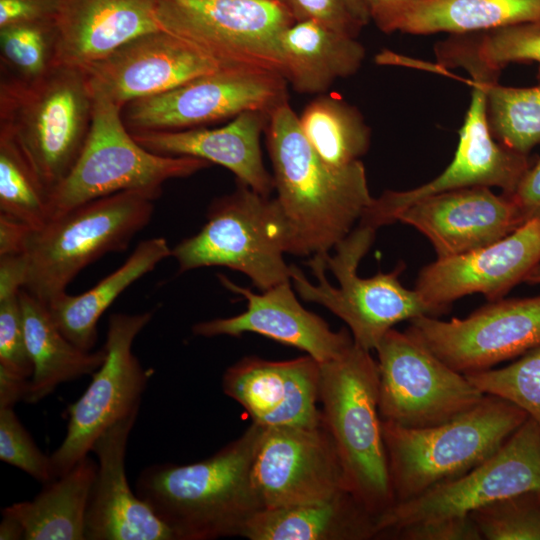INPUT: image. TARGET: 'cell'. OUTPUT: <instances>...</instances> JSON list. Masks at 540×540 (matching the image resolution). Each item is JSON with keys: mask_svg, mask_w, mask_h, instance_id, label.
<instances>
[{"mask_svg": "<svg viewBox=\"0 0 540 540\" xmlns=\"http://www.w3.org/2000/svg\"><path fill=\"white\" fill-rule=\"evenodd\" d=\"M97 469V461L88 455L44 484L32 500L9 505L2 514L19 522L25 540H86V512Z\"/></svg>", "mask_w": 540, "mask_h": 540, "instance_id": "31", "label": "cell"}, {"mask_svg": "<svg viewBox=\"0 0 540 540\" xmlns=\"http://www.w3.org/2000/svg\"><path fill=\"white\" fill-rule=\"evenodd\" d=\"M156 15L163 30L225 67L283 76L280 37L296 22L283 0H157Z\"/></svg>", "mask_w": 540, "mask_h": 540, "instance_id": "10", "label": "cell"}, {"mask_svg": "<svg viewBox=\"0 0 540 540\" xmlns=\"http://www.w3.org/2000/svg\"><path fill=\"white\" fill-rule=\"evenodd\" d=\"M368 8L370 18L376 23L377 27L383 31L384 27L398 10V8L407 0H363Z\"/></svg>", "mask_w": 540, "mask_h": 540, "instance_id": "47", "label": "cell"}, {"mask_svg": "<svg viewBox=\"0 0 540 540\" xmlns=\"http://www.w3.org/2000/svg\"><path fill=\"white\" fill-rule=\"evenodd\" d=\"M470 516L483 539L540 540V490L498 500Z\"/></svg>", "mask_w": 540, "mask_h": 540, "instance_id": "38", "label": "cell"}, {"mask_svg": "<svg viewBox=\"0 0 540 540\" xmlns=\"http://www.w3.org/2000/svg\"><path fill=\"white\" fill-rule=\"evenodd\" d=\"M60 0H0V27L55 20Z\"/></svg>", "mask_w": 540, "mask_h": 540, "instance_id": "43", "label": "cell"}, {"mask_svg": "<svg viewBox=\"0 0 540 540\" xmlns=\"http://www.w3.org/2000/svg\"><path fill=\"white\" fill-rule=\"evenodd\" d=\"M29 379L14 376L0 369V408L14 407L20 401H25Z\"/></svg>", "mask_w": 540, "mask_h": 540, "instance_id": "46", "label": "cell"}, {"mask_svg": "<svg viewBox=\"0 0 540 540\" xmlns=\"http://www.w3.org/2000/svg\"><path fill=\"white\" fill-rule=\"evenodd\" d=\"M93 99L91 127L82 152L50 195L51 219L121 191L162 190L166 181L191 176L211 165L200 158L150 152L126 128L120 106L100 95Z\"/></svg>", "mask_w": 540, "mask_h": 540, "instance_id": "9", "label": "cell"}, {"mask_svg": "<svg viewBox=\"0 0 540 540\" xmlns=\"http://www.w3.org/2000/svg\"><path fill=\"white\" fill-rule=\"evenodd\" d=\"M219 279L224 287L247 300V308L236 316L196 323L192 327L196 336L239 337L244 333H256L302 350L319 363L337 358L353 344L347 329L333 331L320 316L305 309L290 281L255 293L224 275H219Z\"/></svg>", "mask_w": 540, "mask_h": 540, "instance_id": "22", "label": "cell"}, {"mask_svg": "<svg viewBox=\"0 0 540 540\" xmlns=\"http://www.w3.org/2000/svg\"><path fill=\"white\" fill-rule=\"evenodd\" d=\"M375 232L373 227L358 223L336 245L335 255L312 256L308 266L318 279L317 284L309 281L297 266L290 265V279L297 293L343 320L353 342L368 351L375 350L383 336L399 322L445 313L427 303L415 289L401 284L402 263L392 272H379L369 278L357 274Z\"/></svg>", "mask_w": 540, "mask_h": 540, "instance_id": "6", "label": "cell"}, {"mask_svg": "<svg viewBox=\"0 0 540 540\" xmlns=\"http://www.w3.org/2000/svg\"><path fill=\"white\" fill-rule=\"evenodd\" d=\"M252 481L262 509L316 502L349 491L323 421L315 427L264 428Z\"/></svg>", "mask_w": 540, "mask_h": 540, "instance_id": "17", "label": "cell"}, {"mask_svg": "<svg viewBox=\"0 0 540 540\" xmlns=\"http://www.w3.org/2000/svg\"><path fill=\"white\" fill-rule=\"evenodd\" d=\"M31 227L0 213V256L24 254Z\"/></svg>", "mask_w": 540, "mask_h": 540, "instance_id": "45", "label": "cell"}, {"mask_svg": "<svg viewBox=\"0 0 540 540\" xmlns=\"http://www.w3.org/2000/svg\"><path fill=\"white\" fill-rule=\"evenodd\" d=\"M265 134L287 253H329L373 201L362 161L342 168L327 164L307 141L288 101L270 113Z\"/></svg>", "mask_w": 540, "mask_h": 540, "instance_id": "1", "label": "cell"}, {"mask_svg": "<svg viewBox=\"0 0 540 540\" xmlns=\"http://www.w3.org/2000/svg\"><path fill=\"white\" fill-rule=\"evenodd\" d=\"M0 539L1 540H19L24 539V532L17 520L11 516L2 514L0 524Z\"/></svg>", "mask_w": 540, "mask_h": 540, "instance_id": "48", "label": "cell"}, {"mask_svg": "<svg viewBox=\"0 0 540 540\" xmlns=\"http://www.w3.org/2000/svg\"><path fill=\"white\" fill-rule=\"evenodd\" d=\"M223 67L192 43L161 29L132 39L83 70L92 95L123 108Z\"/></svg>", "mask_w": 540, "mask_h": 540, "instance_id": "18", "label": "cell"}, {"mask_svg": "<svg viewBox=\"0 0 540 540\" xmlns=\"http://www.w3.org/2000/svg\"><path fill=\"white\" fill-rule=\"evenodd\" d=\"M0 459L43 485L56 479L51 457L39 449L13 407L0 408Z\"/></svg>", "mask_w": 540, "mask_h": 540, "instance_id": "39", "label": "cell"}, {"mask_svg": "<svg viewBox=\"0 0 540 540\" xmlns=\"http://www.w3.org/2000/svg\"><path fill=\"white\" fill-rule=\"evenodd\" d=\"M296 21L314 20L339 33L357 38L363 27L344 0H283Z\"/></svg>", "mask_w": 540, "mask_h": 540, "instance_id": "41", "label": "cell"}, {"mask_svg": "<svg viewBox=\"0 0 540 540\" xmlns=\"http://www.w3.org/2000/svg\"><path fill=\"white\" fill-rule=\"evenodd\" d=\"M282 74L300 94H322L338 79L354 75L365 58L357 38L314 20L296 21L280 37Z\"/></svg>", "mask_w": 540, "mask_h": 540, "instance_id": "27", "label": "cell"}, {"mask_svg": "<svg viewBox=\"0 0 540 540\" xmlns=\"http://www.w3.org/2000/svg\"><path fill=\"white\" fill-rule=\"evenodd\" d=\"M20 304L26 345L33 365L27 403H37L65 382L92 375L104 362L106 349L86 351L73 344L55 324L48 306L25 289Z\"/></svg>", "mask_w": 540, "mask_h": 540, "instance_id": "29", "label": "cell"}, {"mask_svg": "<svg viewBox=\"0 0 540 540\" xmlns=\"http://www.w3.org/2000/svg\"><path fill=\"white\" fill-rule=\"evenodd\" d=\"M375 350L383 421L406 428L439 425L472 409L485 395L406 331L390 329Z\"/></svg>", "mask_w": 540, "mask_h": 540, "instance_id": "11", "label": "cell"}, {"mask_svg": "<svg viewBox=\"0 0 540 540\" xmlns=\"http://www.w3.org/2000/svg\"><path fill=\"white\" fill-rule=\"evenodd\" d=\"M406 332L463 375L489 370L540 343V296L490 301L463 319L419 316Z\"/></svg>", "mask_w": 540, "mask_h": 540, "instance_id": "16", "label": "cell"}, {"mask_svg": "<svg viewBox=\"0 0 540 540\" xmlns=\"http://www.w3.org/2000/svg\"><path fill=\"white\" fill-rule=\"evenodd\" d=\"M522 23L540 24V0H407L383 32L455 35Z\"/></svg>", "mask_w": 540, "mask_h": 540, "instance_id": "28", "label": "cell"}, {"mask_svg": "<svg viewBox=\"0 0 540 540\" xmlns=\"http://www.w3.org/2000/svg\"><path fill=\"white\" fill-rule=\"evenodd\" d=\"M396 221L424 234L442 259L494 243L526 219L510 195L479 186L424 197L403 209Z\"/></svg>", "mask_w": 540, "mask_h": 540, "instance_id": "20", "label": "cell"}, {"mask_svg": "<svg viewBox=\"0 0 540 540\" xmlns=\"http://www.w3.org/2000/svg\"><path fill=\"white\" fill-rule=\"evenodd\" d=\"M527 418L515 404L485 394L475 407L439 425L406 428L382 420L395 503L469 472L492 456Z\"/></svg>", "mask_w": 540, "mask_h": 540, "instance_id": "4", "label": "cell"}, {"mask_svg": "<svg viewBox=\"0 0 540 540\" xmlns=\"http://www.w3.org/2000/svg\"><path fill=\"white\" fill-rule=\"evenodd\" d=\"M162 190H127L81 204L32 230L25 257L26 291L47 303L88 265L126 250L146 227Z\"/></svg>", "mask_w": 540, "mask_h": 540, "instance_id": "7", "label": "cell"}, {"mask_svg": "<svg viewBox=\"0 0 540 540\" xmlns=\"http://www.w3.org/2000/svg\"><path fill=\"white\" fill-rule=\"evenodd\" d=\"M320 363L309 355L285 361L245 357L223 374L224 394L264 428L315 427L322 423Z\"/></svg>", "mask_w": 540, "mask_h": 540, "instance_id": "21", "label": "cell"}, {"mask_svg": "<svg viewBox=\"0 0 540 540\" xmlns=\"http://www.w3.org/2000/svg\"><path fill=\"white\" fill-rule=\"evenodd\" d=\"M270 113L245 111L217 128L131 133L144 148L159 155L188 156L218 164L230 170L236 180L254 191L270 196L272 174L266 169L260 146Z\"/></svg>", "mask_w": 540, "mask_h": 540, "instance_id": "25", "label": "cell"}, {"mask_svg": "<svg viewBox=\"0 0 540 540\" xmlns=\"http://www.w3.org/2000/svg\"><path fill=\"white\" fill-rule=\"evenodd\" d=\"M465 376L484 394L521 408L540 427V343L508 366Z\"/></svg>", "mask_w": 540, "mask_h": 540, "instance_id": "37", "label": "cell"}, {"mask_svg": "<svg viewBox=\"0 0 540 540\" xmlns=\"http://www.w3.org/2000/svg\"><path fill=\"white\" fill-rule=\"evenodd\" d=\"M539 262L540 217H534L487 246L437 258L420 271L415 290L447 312L454 300L469 294H483L489 302L502 299Z\"/></svg>", "mask_w": 540, "mask_h": 540, "instance_id": "19", "label": "cell"}, {"mask_svg": "<svg viewBox=\"0 0 540 540\" xmlns=\"http://www.w3.org/2000/svg\"><path fill=\"white\" fill-rule=\"evenodd\" d=\"M540 490V427L531 418L488 459L416 498L393 504L376 518V538L408 525L470 515L490 503Z\"/></svg>", "mask_w": 540, "mask_h": 540, "instance_id": "14", "label": "cell"}, {"mask_svg": "<svg viewBox=\"0 0 540 540\" xmlns=\"http://www.w3.org/2000/svg\"><path fill=\"white\" fill-rule=\"evenodd\" d=\"M298 120L311 147L330 166L342 168L361 161L369 149V126L360 111L340 96H318Z\"/></svg>", "mask_w": 540, "mask_h": 540, "instance_id": "32", "label": "cell"}, {"mask_svg": "<svg viewBox=\"0 0 540 540\" xmlns=\"http://www.w3.org/2000/svg\"><path fill=\"white\" fill-rule=\"evenodd\" d=\"M438 62L449 67L476 63L500 72L510 63L539 64L540 24L522 23L488 31L455 34L438 43Z\"/></svg>", "mask_w": 540, "mask_h": 540, "instance_id": "33", "label": "cell"}, {"mask_svg": "<svg viewBox=\"0 0 540 540\" xmlns=\"http://www.w3.org/2000/svg\"><path fill=\"white\" fill-rule=\"evenodd\" d=\"M55 22L0 27V80L36 82L56 66Z\"/></svg>", "mask_w": 540, "mask_h": 540, "instance_id": "35", "label": "cell"}, {"mask_svg": "<svg viewBox=\"0 0 540 540\" xmlns=\"http://www.w3.org/2000/svg\"><path fill=\"white\" fill-rule=\"evenodd\" d=\"M171 251L163 237L141 241L120 267L89 290L78 295L64 292L49 300L46 304L52 319L73 344L91 351L104 312L124 290L171 256Z\"/></svg>", "mask_w": 540, "mask_h": 540, "instance_id": "30", "label": "cell"}, {"mask_svg": "<svg viewBox=\"0 0 540 540\" xmlns=\"http://www.w3.org/2000/svg\"><path fill=\"white\" fill-rule=\"evenodd\" d=\"M347 8L352 16L362 25L365 26L370 18L368 8L363 0H344Z\"/></svg>", "mask_w": 540, "mask_h": 540, "instance_id": "49", "label": "cell"}, {"mask_svg": "<svg viewBox=\"0 0 540 540\" xmlns=\"http://www.w3.org/2000/svg\"><path fill=\"white\" fill-rule=\"evenodd\" d=\"M153 313L110 315L104 344L106 358L92 374L84 393L67 407L66 435L50 455L56 478L88 456L106 429L140 410L151 372L142 366L132 347Z\"/></svg>", "mask_w": 540, "mask_h": 540, "instance_id": "12", "label": "cell"}, {"mask_svg": "<svg viewBox=\"0 0 540 540\" xmlns=\"http://www.w3.org/2000/svg\"><path fill=\"white\" fill-rule=\"evenodd\" d=\"M539 82L531 87L487 84V115L494 138L505 147L528 155L540 144Z\"/></svg>", "mask_w": 540, "mask_h": 540, "instance_id": "34", "label": "cell"}, {"mask_svg": "<svg viewBox=\"0 0 540 540\" xmlns=\"http://www.w3.org/2000/svg\"><path fill=\"white\" fill-rule=\"evenodd\" d=\"M524 282L529 284H540V262L530 271Z\"/></svg>", "mask_w": 540, "mask_h": 540, "instance_id": "50", "label": "cell"}, {"mask_svg": "<svg viewBox=\"0 0 540 540\" xmlns=\"http://www.w3.org/2000/svg\"><path fill=\"white\" fill-rule=\"evenodd\" d=\"M287 229L275 198L237 181L236 189L215 199L200 231L171 251L180 273L223 266L246 275L265 291L290 281Z\"/></svg>", "mask_w": 540, "mask_h": 540, "instance_id": "8", "label": "cell"}, {"mask_svg": "<svg viewBox=\"0 0 540 540\" xmlns=\"http://www.w3.org/2000/svg\"><path fill=\"white\" fill-rule=\"evenodd\" d=\"M264 427L252 423L209 458L185 465L152 464L136 481V494L173 532L175 540L239 536L262 509L252 468Z\"/></svg>", "mask_w": 540, "mask_h": 540, "instance_id": "2", "label": "cell"}, {"mask_svg": "<svg viewBox=\"0 0 540 540\" xmlns=\"http://www.w3.org/2000/svg\"><path fill=\"white\" fill-rule=\"evenodd\" d=\"M138 413L110 426L94 443L98 469L86 512V540H175L171 529L128 484L126 450Z\"/></svg>", "mask_w": 540, "mask_h": 540, "instance_id": "23", "label": "cell"}, {"mask_svg": "<svg viewBox=\"0 0 540 540\" xmlns=\"http://www.w3.org/2000/svg\"><path fill=\"white\" fill-rule=\"evenodd\" d=\"M157 0H60L56 65L84 69L143 34L161 30Z\"/></svg>", "mask_w": 540, "mask_h": 540, "instance_id": "24", "label": "cell"}, {"mask_svg": "<svg viewBox=\"0 0 540 540\" xmlns=\"http://www.w3.org/2000/svg\"><path fill=\"white\" fill-rule=\"evenodd\" d=\"M510 196L519 206L526 221L540 217V158L529 167Z\"/></svg>", "mask_w": 540, "mask_h": 540, "instance_id": "44", "label": "cell"}, {"mask_svg": "<svg viewBox=\"0 0 540 540\" xmlns=\"http://www.w3.org/2000/svg\"><path fill=\"white\" fill-rule=\"evenodd\" d=\"M20 292L0 293V369L30 379L33 365L26 345Z\"/></svg>", "mask_w": 540, "mask_h": 540, "instance_id": "40", "label": "cell"}, {"mask_svg": "<svg viewBox=\"0 0 540 540\" xmlns=\"http://www.w3.org/2000/svg\"><path fill=\"white\" fill-rule=\"evenodd\" d=\"M376 518L350 491L330 498L279 508H263L244 524L249 540H369Z\"/></svg>", "mask_w": 540, "mask_h": 540, "instance_id": "26", "label": "cell"}, {"mask_svg": "<svg viewBox=\"0 0 540 540\" xmlns=\"http://www.w3.org/2000/svg\"><path fill=\"white\" fill-rule=\"evenodd\" d=\"M93 102L77 67L56 65L30 84L0 80V134L16 144L50 195L82 152Z\"/></svg>", "mask_w": 540, "mask_h": 540, "instance_id": "5", "label": "cell"}, {"mask_svg": "<svg viewBox=\"0 0 540 540\" xmlns=\"http://www.w3.org/2000/svg\"><path fill=\"white\" fill-rule=\"evenodd\" d=\"M0 213L36 230L51 219L50 193L16 144L0 134Z\"/></svg>", "mask_w": 540, "mask_h": 540, "instance_id": "36", "label": "cell"}, {"mask_svg": "<svg viewBox=\"0 0 540 540\" xmlns=\"http://www.w3.org/2000/svg\"><path fill=\"white\" fill-rule=\"evenodd\" d=\"M471 76V99L451 163L436 178L414 189L386 190L373 198L360 223L378 229L394 223L406 207L424 197L469 187H499L512 194L532 165L528 155L515 152L493 136L487 115V84L498 80L500 72L475 67Z\"/></svg>", "mask_w": 540, "mask_h": 540, "instance_id": "15", "label": "cell"}, {"mask_svg": "<svg viewBox=\"0 0 540 540\" xmlns=\"http://www.w3.org/2000/svg\"><path fill=\"white\" fill-rule=\"evenodd\" d=\"M288 101V82L278 73L223 67L158 95L129 102L122 119L131 133L176 131L232 119L245 111L271 113Z\"/></svg>", "mask_w": 540, "mask_h": 540, "instance_id": "13", "label": "cell"}, {"mask_svg": "<svg viewBox=\"0 0 540 540\" xmlns=\"http://www.w3.org/2000/svg\"><path fill=\"white\" fill-rule=\"evenodd\" d=\"M399 540H482L470 515L444 517L414 523L388 536Z\"/></svg>", "mask_w": 540, "mask_h": 540, "instance_id": "42", "label": "cell"}, {"mask_svg": "<svg viewBox=\"0 0 540 540\" xmlns=\"http://www.w3.org/2000/svg\"><path fill=\"white\" fill-rule=\"evenodd\" d=\"M353 344L320 363L322 421L335 444L348 490L377 518L394 503L379 414V368Z\"/></svg>", "mask_w": 540, "mask_h": 540, "instance_id": "3", "label": "cell"}]
</instances>
